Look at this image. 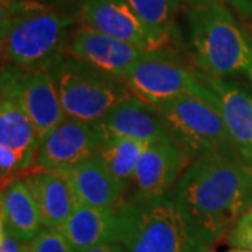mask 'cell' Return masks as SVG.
Here are the masks:
<instances>
[{"label": "cell", "instance_id": "cell-1", "mask_svg": "<svg viewBox=\"0 0 252 252\" xmlns=\"http://www.w3.org/2000/svg\"><path fill=\"white\" fill-rule=\"evenodd\" d=\"M168 196L213 247L252 203V168L234 149L203 154L182 171Z\"/></svg>", "mask_w": 252, "mask_h": 252}, {"label": "cell", "instance_id": "cell-2", "mask_svg": "<svg viewBox=\"0 0 252 252\" xmlns=\"http://www.w3.org/2000/svg\"><path fill=\"white\" fill-rule=\"evenodd\" d=\"M190 62L199 72L252 86V38L225 6H195L187 11Z\"/></svg>", "mask_w": 252, "mask_h": 252}, {"label": "cell", "instance_id": "cell-3", "mask_svg": "<svg viewBox=\"0 0 252 252\" xmlns=\"http://www.w3.org/2000/svg\"><path fill=\"white\" fill-rule=\"evenodd\" d=\"M117 243L125 252H212L168 195L125 199L117 210Z\"/></svg>", "mask_w": 252, "mask_h": 252}, {"label": "cell", "instance_id": "cell-4", "mask_svg": "<svg viewBox=\"0 0 252 252\" xmlns=\"http://www.w3.org/2000/svg\"><path fill=\"white\" fill-rule=\"evenodd\" d=\"M74 20V16L39 1L17 3L1 24L3 63L23 69L46 67L66 52Z\"/></svg>", "mask_w": 252, "mask_h": 252}, {"label": "cell", "instance_id": "cell-5", "mask_svg": "<svg viewBox=\"0 0 252 252\" xmlns=\"http://www.w3.org/2000/svg\"><path fill=\"white\" fill-rule=\"evenodd\" d=\"M66 118L99 122L133 94L124 81L63 52L46 66Z\"/></svg>", "mask_w": 252, "mask_h": 252}, {"label": "cell", "instance_id": "cell-6", "mask_svg": "<svg viewBox=\"0 0 252 252\" xmlns=\"http://www.w3.org/2000/svg\"><path fill=\"white\" fill-rule=\"evenodd\" d=\"M154 107L187 167L203 154L234 149L224 121L212 101L182 95Z\"/></svg>", "mask_w": 252, "mask_h": 252}, {"label": "cell", "instance_id": "cell-7", "mask_svg": "<svg viewBox=\"0 0 252 252\" xmlns=\"http://www.w3.org/2000/svg\"><path fill=\"white\" fill-rule=\"evenodd\" d=\"M122 81L135 97L152 105L182 95H196L209 101L212 95L200 80L198 69L187 64L174 49L146 52Z\"/></svg>", "mask_w": 252, "mask_h": 252}, {"label": "cell", "instance_id": "cell-8", "mask_svg": "<svg viewBox=\"0 0 252 252\" xmlns=\"http://www.w3.org/2000/svg\"><path fill=\"white\" fill-rule=\"evenodd\" d=\"M1 97L14 99L26 111L38 139L44 137L66 118L48 67L23 69L3 63Z\"/></svg>", "mask_w": 252, "mask_h": 252}, {"label": "cell", "instance_id": "cell-9", "mask_svg": "<svg viewBox=\"0 0 252 252\" xmlns=\"http://www.w3.org/2000/svg\"><path fill=\"white\" fill-rule=\"evenodd\" d=\"M77 14L83 26L146 52L171 49L174 39L146 26L125 0H80Z\"/></svg>", "mask_w": 252, "mask_h": 252}, {"label": "cell", "instance_id": "cell-10", "mask_svg": "<svg viewBox=\"0 0 252 252\" xmlns=\"http://www.w3.org/2000/svg\"><path fill=\"white\" fill-rule=\"evenodd\" d=\"M107 136L98 122L64 118L39 139L35 157L36 170L62 171L98 154Z\"/></svg>", "mask_w": 252, "mask_h": 252}, {"label": "cell", "instance_id": "cell-11", "mask_svg": "<svg viewBox=\"0 0 252 252\" xmlns=\"http://www.w3.org/2000/svg\"><path fill=\"white\" fill-rule=\"evenodd\" d=\"M200 80L212 93L213 102L224 121L234 150L252 168V86L234 79L206 76Z\"/></svg>", "mask_w": 252, "mask_h": 252}, {"label": "cell", "instance_id": "cell-12", "mask_svg": "<svg viewBox=\"0 0 252 252\" xmlns=\"http://www.w3.org/2000/svg\"><path fill=\"white\" fill-rule=\"evenodd\" d=\"M184 156L170 136L149 143L136 167L132 198L154 199L168 195L185 168Z\"/></svg>", "mask_w": 252, "mask_h": 252}, {"label": "cell", "instance_id": "cell-13", "mask_svg": "<svg viewBox=\"0 0 252 252\" xmlns=\"http://www.w3.org/2000/svg\"><path fill=\"white\" fill-rule=\"evenodd\" d=\"M66 54L122 80L146 51L81 24L73 31Z\"/></svg>", "mask_w": 252, "mask_h": 252}, {"label": "cell", "instance_id": "cell-14", "mask_svg": "<svg viewBox=\"0 0 252 252\" xmlns=\"http://www.w3.org/2000/svg\"><path fill=\"white\" fill-rule=\"evenodd\" d=\"M98 124L107 137H124L146 144L170 136L156 107L135 95L109 111Z\"/></svg>", "mask_w": 252, "mask_h": 252}, {"label": "cell", "instance_id": "cell-15", "mask_svg": "<svg viewBox=\"0 0 252 252\" xmlns=\"http://www.w3.org/2000/svg\"><path fill=\"white\" fill-rule=\"evenodd\" d=\"M62 172L70 184L77 205L117 212L125 202V195L97 156Z\"/></svg>", "mask_w": 252, "mask_h": 252}, {"label": "cell", "instance_id": "cell-16", "mask_svg": "<svg viewBox=\"0 0 252 252\" xmlns=\"http://www.w3.org/2000/svg\"><path fill=\"white\" fill-rule=\"evenodd\" d=\"M24 181L35 199L44 227L59 230L77 205L66 175L62 171L35 170L28 172Z\"/></svg>", "mask_w": 252, "mask_h": 252}, {"label": "cell", "instance_id": "cell-17", "mask_svg": "<svg viewBox=\"0 0 252 252\" xmlns=\"http://www.w3.org/2000/svg\"><path fill=\"white\" fill-rule=\"evenodd\" d=\"M59 231L76 252L102 244L117 243V212L76 205Z\"/></svg>", "mask_w": 252, "mask_h": 252}, {"label": "cell", "instance_id": "cell-18", "mask_svg": "<svg viewBox=\"0 0 252 252\" xmlns=\"http://www.w3.org/2000/svg\"><path fill=\"white\" fill-rule=\"evenodd\" d=\"M1 227L27 243L42 228L39 209L24 180H16L1 188Z\"/></svg>", "mask_w": 252, "mask_h": 252}, {"label": "cell", "instance_id": "cell-19", "mask_svg": "<svg viewBox=\"0 0 252 252\" xmlns=\"http://www.w3.org/2000/svg\"><path fill=\"white\" fill-rule=\"evenodd\" d=\"M39 139L31 119L14 99L0 101V144L17 154L23 172L35 167Z\"/></svg>", "mask_w": 252, "mask_h": 252}, {"label": "cell", "instance_id": "cell-20", "mask_svg": "<svg viewBox=\"0 0 252 252\" xmlns=\"http://www.w3.org/2000/svg\"><path fill=\"white\" fill-rule=\"evenodd\" d=\"M146 143L124 137H107L99 149L98 157L111 178L126 196L135 178L136 167L146 149Z\"/></svg>", "mask_w": 252, "mask_h": 252}, {"label": "cell", "instance_id": "cell-21", "mask_svg": "<svg viewBox=\"0 0 252 252\" xmlns=\"http://www.w3.org/2000/svg\"><path fill=\"white\" fill-rule=\"evenodd\" d=\"M146 26L154 31L175 36V13L181 0H125Z\"/></svg>", "mask_w": 252, "mask_h": 252}, {"label": "cell", "instance_id": "cell-22", "mask_svg": "<svg viewBox=\"0 0 252 252\" xmlns=\"http://www.w3.org/2000/svg\"><path fill=\"white\" fill-rule=\"evenodd\" d=\"M27 252H76V250L59 230L44 227L28 241Z\"/></svg>", "mask_w": 252, "mask_h": 252}, {"label": "cell", "instance_id": "cell-23", "mask_svg": "<svg viewBox=\"0 0 252 252\" xmlns=\"http://www.w3.org/2000/svg\"><path fill=\"white\" fill-rule=\"evenodd\" d=\"M225 243L233 248L252 251V203L228 231Z\"/></svg>", "mask_w": 252, "mask_h": 252}, {"label": "cell", "instance_id": "cell-24", "mask_svg": "<svg viewBox=\"0 0 252 252\" xmlns=\"http://www.w3.org/2000/svg\"><path fill=\"white\" fill-rule=\"evenodd\" d=\"M181 3H187L189 7L220 4L228 7L235 16L245 21H252V0H181Z\"/></svg>", "mask_w": 252, "mask_h": 252}, {"label": "cell", "instance_id": "cell-25", "mask_svg": "<svg viewBox=\"0 0 252 252\" xmlns=\"http://www.w3.org/2000/svg\"><path fill=\"white\" fill-rule=\"evenodd\" d=\"M0 172H1V188L7 187L10 182L18 180V177L23 174V168L17 154L1 144H0Z\"/></svg>", "mask_w": 252, "mask_h": 252}, {"label": "cell", "instance_id": "cell-26", "mask_svg": "<svg viewBox=\"0 0 252 252\" xmlns=\"http://www.w3.org/2000/svg\"><path fill=\"white\" fill-rule=\"evenodd\" d=\"M27 243L16 238L0 225V252H27Z\"/></svg>", "mask_w": 252, "mask_h": 252}, {"label": "cell", "instance_id": "cell-27", "mask_svg": "<svg viewBox=\"0 0 252 252\" xmlns=\"http://www.w3.org/2000/svg\"><path fill=\"white\" fill-rule=\"evenodd\" d=\"M79 252H125L124 248L119 245L118 243H108L102 244V245H97V247H93L89 250H84V251Z\"/></svg>", "mask_w": 252, "mask_h": 252}, {"label": "cell", "instance_id": "cell-28", "mask_svg": "<svg viewBox=\"0 0 252 252\" xmlns=\"http://www.w3.org/2000/svg\"><path fill=\"white\" fill-rule=\"evenodd\" d=\"M225 252H252V251H248V250H243V248H233V250H230V251H225Z\"/></svg>", "mask_w": 252, "mask_h": 252}, {"label": "cell", "instance_id": "cell-29", "mask_svg": "<svg viewBox=\"0 0 252 252\" xmlns=\"http://www.w3.org/2000/svg\"><path fill=\"white\" fill-rule=\"evenodd\" d=\"M16 3H31V1H39V3H42L41 0H14Z\"/></svg>", "mask_w": 252, "mask_h": 252}, {"label": "cell", "instance_id": "cell-30", "mask_svg": "<svg viewBox=\"0 0 252 252\" xmlns=\"http://www.w3.org/2000/svg\"><path fill=\"white\" fill-rule=\"evenodd\" d=\"M248 31H250V34H251V38H252V21L250 23V26H248Z\"/></svg>", "mask_w": 252, "mask_h": 252}]
</instances>
